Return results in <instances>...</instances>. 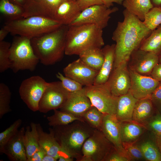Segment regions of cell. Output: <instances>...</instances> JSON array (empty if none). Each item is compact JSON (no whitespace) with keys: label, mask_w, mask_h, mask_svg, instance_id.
Wrapping results in <instances>:
<instances>
[{"label":"cell","mask_w":161,"mask_h":161,"mask_svg":"<svg viewBox=\"0 0 161 161\" xmlns=\"http://www.w3.org/2000/svg\"><path fill=\"white\" fill-rule=\"evenodd\" d=\"M123 13V20L118 22L112 37L116 42L113 69L122 63L128 62L133 52L139 49L152 32L143 21L125 9Z\"/></svg>","instance_id":"6da1fadb"},{"label":"cell","mask_w":161,"mask_h":161,"mask_svg":"<svg viewBox=\"0 0 161 161\" xmlns=\"http://www.w3.org/2000/svg\"><path fill=\"white\" fill-rule=\"evenodd\" d=\"M69 26L62 25L58 29L31 39L35 55L45 66L61 61L65 54L66 37Z\"/></svg>","instance_id":"7a4b0ae2"},{"label":"cell","mask_w":161,"mask_h":161,"mask_svg":"<svg viewBox=\"0 0 161 161\" xmlns=\"http://www.w3.org/2000/svg\"><path fill=\"white\" fill-rule=\"evenodd\" d=\"M55 137L62 150L79 161L85 141L92 135L95 129L84 120H77L67 125L52 128Z\"/></svg>","instance_id":"3957f363"},{"label":"cell","mask_w":161,"mask_h":161,"mask_svg":"<svg viewBox=\"0 0 161 161\" xmlns=\"http://www.w3.org/2000/svg\"><path fill=\"white\" fill-rule=\"evenodd\" d=\"M66 37L65 54L79 55L92 48L104 45L103 29L93 24L68 26Z\"/></svg>","instance_id":"277c9868"},{"label":"cell","mask_w":161,"mask_h":161,"mask_svg":"<svg viewBox=\"0 0 161 161\" xmlns=\"http://www.w3.org/2000/svg\"><path fill=\"white\" fill-rule=\"evenodd\" d=\"M62 25L53 19L33 16L8 21L3 27L12 35L31 39L54 30Z\"/></svg>","instance_id":"5b68a950"},{"label":"cell","mask_w":161,"mask_h":161,"mask_svg":"<svg viewBox=\"0 0 161 161\" xmlns=\"http://www.w3.org/2000/svg\"><path fill=\"white\" fill-rule=\"evenodd\" d=\"M10 68L16 73L20 70L33 71L39 61L35 55L31 39L18 35L13 40L10 48Z\"/></svg>","instance_id":"8992f818"},{"label":"cell","mask_w":161,"mask_h":161,"mask_svg":"<svg viewBox=\"0 0 161 161\" xmlns=\"http://www.w3.org/2000/svg\"><path fill=\"white\" fill-rule=\"evenodd\" d=\"M114 148L101 131L95 129L83 145L79 161H105Z\"/></svg>","instance_id":"52a82bcc"},{"label":"cell","mask_w":161,"mask_h":161,"mask_svg":"<svg viewBox=\"0 0 161 161\" xmlns=\"http://www.w3.org/2000/svg\"><path fill=\"white\" fill-rule=\"evenodd\" d=\"M83 88L92 106L104 114L115 115L118 97L113 95L106 83Z\"/></svg>","instance_id":"ba28073f"},{"label":"cell","mask_w":161,"mask_h":161,"mask_svg":"<svg viewBox=\"0 0 161 161\" xmlns=\"http://www.w3.org/2000/svg\"><path fill=\"white\" fill-rule=\"evenodd\" d=\"M49 83L38 75L30 77L21 83L19 89L20 96L31 111H38L39 101Z\"/></svg>","instance_id":"9c48e42d"},{"label":"cell","mask_w":161,"mask_h":161,"mask_svg":"<svg viewBox=\"0 0 161 161\" xmlns=\"http://www.w3.org/2000/svg\"><path fill=\"white\" fill-rule=\"evenodd\" d=\"M118 10L117 7L108 8L103 4L93 5L82 11L69 26L93 24L103 29L108 25L111 15Z\"/></svg>","instance_id":"30bf717a"},{"label":"cell","mask_w":161,"mask_h":161,"mask_svg":"<svg viewBox=\"0 0 161 161\" xmlns=\"http://www.w3.org/2000/svg\"><path fill=\"white\" fill-rule=\"evenodd\" d=\"M69 93L61 81L49 83L39 101L38 111L46 113L60 109L66 101Z\"/></svg>","instance_id":"8fae6325"},{"label":"cell","mask_w":161,"mask_h":161,"mask_svg":"<svg viewBox=\"0 0 161 161\" xmlns=\"http://www.w3.org/2000/svg\"><path fill=\"white\" fill-rule=\"evenodd\" d=\"M76 0H24L23 17L38 16L54 19L55 13L63 2Z\"/></svg>","instance_id":"7c38bea8"},{"label":"cell","mask_w":161,"mask_h":161,"mask_svg":"<svg viewBox=\"0 0 161 161\" xmlns=\"http://www.w3.org/2000/svg\"><path fill=\"white\" fill-rule=\"evenodd\" d=\"M128 62H123L114 69L105 83L114 96L118 97L127 93L131 86V79Z\"/></svg>","instance_id":"4fadbf2b"},{"label":"cell","mask_w":161,"mask_h":161,"mask_svg":"<svg viewBox=\"0 0 161 161\" xmlns=\"http://www.w3.org/2000/svg\"><path fill=\"white\" fill-rule=\"evenodd\" d=\"M131 79L129 92L138 100L149 97L160 82L151 76L139 74L129 69Z\"/></svg>","instance_id":"5bb4252c"},{"label":"cell","mask_w":161,"mask_h":161,"mask_svg":"<svg viewBox=\"0 0 161 161\" xmlns=\"http://www.w3.org/2000/svg\"><path fill=\"white\" fill-rule=\"evenodd\" d=\"M100 130L117 151L131 161L123 148L121 136L120 122L115 115L104 114Z\"/></svg>","instance_id":"9a60e30c"},{"label":"cell","mask_w":161,"mask_h":161,"mask_svg":"<svg viewBox=\"0 0 161 161\" xmlns=\"http://www.w3.org/2000/svg\"><path fill=\"white\" fill-rule=\"evenodd\" d=\"M63 72L65 76L84 86L93 84L99 72L88 66L79 58L68 64L64 68Z\"/></svg>","instance_id":"2e32d148"},{"label":"cell","mask_w":161,"mask_h":161,"mask_svg":"<svg viewBox=\"0 0 161 161\" xmlns=\"http://www.w3.org/2000/svg\"><path fill=\"white\" fill-rule=\"evenodd\" d=\"M92 106L83 87L79 91L70 93L66 101L60 110L82 117L83 115Z\"/></svg>","instance_id":"e0dca14e"},{"label":"cell","mask_w":161,"mask_h":161,"mask_svg":"<svg viewBox=\"0 0 161 161\" xmlns=\"http://www.w3.org/2000/svg\"><path fill=\"white\" fill-rule=\"evenodd\" d=\"M130 58L132 64L129 69L143 75H151L154 66L159 63L158 55L140 49L134 51Z\"/></svg>","instance_id":"ac0fdd59"},{"label":"cell","mask_w":161,"mask_h":161,"mask_svg":"<svg viewBox=\"0 0 161 161\" xmlns=\"http://www.w3.org/2000/svg\"><path fill=\"white\" fill-rule=\"evenodd\" d=\"M25 132L21 128L4 146L2 153L5 154L12 161H27L23 137Z\"/></svg>","instance_id":"d6986e66"},{"label":"cell","mask_w":161,"mask_h":161,"mask_svg":"<svg viewBox=\"0 0 161 161\" xmlns=\"http://www.w3.org/2000/svg\"><path fill=\"white\" fill-rule=\"evenodd\" d=\"M37 129L38 135L39 146L47 154L58 160L63 151L57 141L52 128L49 129V132H44L40 123L37 124Z\"/></svg>","instance_id":"ffe728a7"},{"label":"cell","mask_w":161,"mask_h":161,"mask_svg":"<svg viewBox=\"0 0 161 161\" xmlns=\"http://www.w3.org/2000/svg\"><path fill=\"white\" fill-rule=\"evenodd\" d=\"M115 44L107 45L102 48L104 61L102 66L96 76L93 85L106 83L108 80L114 68L115 60Z\"/></svg>","instance_id":"44dd1931"},{"label":"cell","mask_w":161,"mask_h":161,"mask_svg":"<svg viewBox=\"0 0 161 161\" xmlns=\"http://www.w3.org/2000/svg\"><path fill=\"white\" fill-rule=\"evenodd\" d=\"M81 11L76 1H66L58 8L54 19L62 25L69 26L77 17Z\"/></svg>","instance_id":"7402d4cb"},{"label":"cell","mask_w":161,"mask_h":161,"mask_svg":"<svg viewBox=\"0 0 161 161\" xmlns=\"http://www.w3.org/2000/svg\"><path fill=\"white\" fill-rule=\"evenodd\" d=\"M138 100L129 91L118 97L115 115L120 122L132 120L134 106Z\"/></svg>","instance_id":"603a6c76"},{"label":"cell","mask_w":161,"mask_h":161,"mask_svg":"<svg viewBox=\"0 0 161 161\" xmlns=\"http://www.w3.org/2000/svg\"><path fill=\"white\" fill-rule=\"evenodd\" d=\"M155 109L150 98L138 100L134 106L132 120L142 124L154 114Z\"/></svg>","instance_id":"cb8c5ba5"},{"label":"cell","mask_w":161,"mask_h":161,"mask_svg":"<svg viewBox=\"0 0 161 161\" xmlns=\"http://www.w3.org/2000/svg\"><path fill=\"white\" fill-rule=\"evenodd\" d=\"M145 129L142 124L132 120L120 122L122 142H136Z\"/></svg>","instance_id":"d4e9b609"},{"label":"cell","mask_w":161,"mask_h":161,"mask_svg":"<svg viewBox=\"0 0 161 161\" xmlns=\"http://www.w3.org/2000/svg\"><path fill=\"white\" fill-rule=\"evenodd\" d=\"M79 58L86 65L97 71L100 69L104 57L101 48L94 47L86 50L79 55Z\"/></svg>","instance_id":"484cf974"},{"label":"cell","mask_w":161,"mask_h":161,"mask_svg":"<svg viewBox=\"0 0 161 161\" xmlns=\"http://www.w3.org/2000/svg\"><path fill=\"white\" fill-rule=\"evenodd\" d=\"M122 4L126 10L143 21L145 15L154 7L150 0H123Z\"/></svg>","instance_id":"4316f807"},{"label":"cell","mask_w":161,"mask_h":161,"mask_svg":"<svg viewBox=\"0 0 161 161\" xmlns=\"http://www.w3.org/2000/svg\"><path fill=\"white\" fill-rule=\"evenodd\" d=\"M23 140L27 159L40 148L37 124L31 122L30 126L26 127L24 135Z\"/></svg>","instance_id":"83f0119b"},{"label":"cell","mask_w":161,"mask_h":161,"mask_svg":"<svg viewBox=\"0 0 161 161\" xmlns=\"http://www.w3.org/2000/svg\"><path fill=\"white\" fill-rule=\"evenodd\" d=\"M139 49L159 55L161 52V25L152 31L143 41Z\"/></svg>","instance_id":"f1b7e54d"},{"label":"cell","mask_w":161,"mask_h":161,"mask_svg":"<svg viewBox=\"0 0 161 161\" xmlns=\"http://www.w3.org/2000/svg\"><path fill=\"white\" fill-rule=\"evenodd\" d=\"M0 11L8 19V21H11L23 18L24 10L23 6L9 0H0Z\"/></svg>","instance_id":"f546056e"},{"label":"cell","mask_w":161,"mask_h":161,"mask_svg":"<svg viewBox=\"0 0 161 161\" xmlns=\"http://www.w3.org/2000/svg\"><path fill=\"white\" fill-rule=\"evenodd\" d=\"M54 114L47 117L48 124L53 127L65 125L77 120H84L82 117L57 109L54 110Z\"/></svg>","instance_id":"4dcf8cb0"},{"label":"cell","mask_w":161,"mask_h":161,"mask_svg":"<svg viewBox=\"0 0 161 161\" xmlns=\"http://www.w3.org/2000/svg\"><path fill=\"white\" fill-rule=\"evenodd\" d=\"M139 146L144 159L149 161H161V153L154 141H146Z\"/></svg>","instance_id":"1f68e13d"},{"label":"cell","mask_w":161,"mask_h":161,"mask_svg":"<svg viewBox=\"0 0 161 161\" xmlns=\"http://www.w3.org/2000/svg\"><path fill=\"white\" fill-rule=\"evenodd\" d=\"M104 115L96 108L92 106L82 117L91 127L100 130Z\"/></svg>","instance_id":"d6a6232c"},{"label":"cell","mask_w":161,"mask_h":161,"mask_svg":"<svg viewBox=\"0 0 161 161\" xmlns=\"http://www.w3.org/2000/svg\"><path fill=\"white\" fill-rule=\"evenodd\" d=\"M143 22L152 31L161 25V7H153L145 15Z\"/></svg>","instance_id":"836d02e7"},{"label":"cell","mask_w":161,"mask_h":161,"mask_svg":"<svg viewBox=\"0 0 161 161\" xmlns=\"http://www.w3.org/2000/svg\"><path fill=\"white\" fill-rule=\"evenodd\" d=\"M11 94L8 87L4 83H0V118L10 112V105Z\"/></svg>","instance_id":"e575fe53"},{"label":"cell","mask_w":161,"mask_h":161,"mask_svg":"<svg viewBox=\"0 0 161 161\" xmlns=\"http://www.w3.org/2000/svg\"><path fill=\"white\" fill-rule=\"evenodd\" d=\"M22 121L18 119L9 127L0 133V152L2 154L3 148L9 141L17 133Z\"/></svg>","instance_id":"d590c367"},{"label":"cell","mask_w":161,"mask_h":161,"mask_svg":"<svg viewBox=\"0 0 161 161\" xmlns=\"http://www.w3.org/2000/svg\"><path fill=\"white\" fill-rule=\"evenodd\" d=\"M11 44L3 41H0V72L2 73L10 68L9 50Z\"/></svg>","instance_id":"8d00e7d4"},{"label":"cell","mask_w":161,"mask_h":161,"mask_svg":"<svg viewBox=\"0 0 161 161\" xmlns=\"http://www.w3.org/2000/svg\"><path fill=\"white\" fill-rule=\"evenodd\" d=\"M157 112L147 121L142 124L146 129L153 134H161V114Z\"/></svg>","instance_id":"74e56055"},{"label":"cell","mask_w":161,"mask_h":161,"mask_svg":"<svg viewBox=\"0 0 161 161\" xmlns=\"http://www.w3.org/2000/svg\"><path fill=\"white\" fill-rule=\"evenodd\" d=\"M56 76L61 82L64 87L70 93L79 91L83 88V86L78 82L64 76L59 72L56 74Z\"/></svg>","instance_id":"f35d334b"},{"label":"cell","mask_w":161,"mask_h":161,"mask_svg":"<svg viewBox=\"0 0 161 161\" xmlns=\"http://www.w3.org/2000/svg\"><path fill=\"white\" fill-rule=\"evenodd\" d=\"M136 143L123 142V148L131 161L144 159L139 146Z\"/></svg>","instance_id":"ab89813d"},{"label":"cell","mask_w":161,"mask_h":161,"mask_svg":"<svg viewBox=\"0 0 161 161\" xmlns=\"http://www.w3.org/2000/svg\"><path fill=\"white\" fill-rule=\"evenodd\" d=\"M150 98L156 111L161 114V82L151 94Z\"/></svg>","instance_id":"60d3db41"},{"label":"cell","mask_w":161,"mask_h":161,"mask_svg":"<svg viewBox=\"0 0 161 161\" xmlns=\"http://www.w3.org/2000/svg\"><path fill=\"white\" fill-rule=\"evenodd\" d=\"M105 161H130V160L117 151L114 148L107 156Z\"/></svg>","instance_id":"b9f144b4"},{"label":"cell","mask_w":161,"mask_h":161,"mask_svg":"<svg viewBox=\"0 0 161 161\" xmlns=\"http://www.w3.org/2000/svg\"><path fill=\"white\" fill-rule=\"evenodd\" d=\"M76 1L81 11L93 5L103 4L102 0H76Z\"/></svg>","instance_id":"7bdbcfd3"},{"label":"cell","mask_w":161,"mask_h":161,"mask_svg":"<svg viewBox=\"0 0 161 161\" xmlns=\"http://www.w3.org/2000/svg\"><path fill=\"white\" fill-rule=\"evenodd\" d=\"M46 154L44 150L40 147L32 155L27 159V161H42Z\"/></svg>","instance_id":"ee69618b"},{"label":"cell","mask_w":161,"mask_h":161,"mask_svg":"<svg viewBox=\"0 0 161 161\" xmlns=\"http://www.w3.org/2000/svg\"><path fill=\"white\" fill-rule=\"evenodd\" d=\"M151 77L161 82V64L158 63L154 66L151 74Z\"/></svg>","instance_id":"f6af8a7d"},{"label":"cell","mask_w":161,"mask_h":161,"mask_svg":"<svg viewBox=\"0 0 161 161\" xmlns=\"http://www.w3.org/2000/svg\"><path fill=\"white\" fill-rule=\"evenodd\" d=\"M123 0H102L103 4L108 8H110L113 5V3L118 4H122Z\"/></svg>","instance_id":"bcb514c9"},{"label":"cell","mask_w":161,"mask_h":161,"mask_svg":"<svg viewBox=\"0 0 161 161\" xmlns=\"http://www.w3.org/2000/svg\"><path fill=\"white\" fill-rule=\"evenodd\" d=\"M74 159L63 151L58 160L59 161H73Z\"/></svg>","instance_id":"7dc6e473"},{"label":"cell","mask_w":161,"mask_h":161,"mask_svg":"<svg viewBox=\"0 0 161 161\" xmlns=\"http://www.w3.org/2000/svg\"><path fill=\"white\" fill-rule=\"evenodd\" d=\"M154 135V141L161 153V134Z\"/></svg>","instance_id":"c3c4849f"},{"label":"cell","mask_w":161,"mask_h":161,"mask_svg":"<svg viewBox=\"0 0 161 161\" xmlns=\"http://www.w3.org/2000/svg\"><path fill=\"white\" fill-rule=\"evenodd\" d=\"M9 33V32L4 28H1L0 30V41H4Z\"/></svg>","instance_id":"681fc988"},{"label":"cell","mask_w":161,"mask_h":161,"mask_svg":"<svg viewBox=\"0 0 161 161\" xmlns=\"http://www.w3.org/2000/svg\"><path fill=\"white\" fill-rule=\"evenodd\" d=\"M56 160L53 157L46 154L43 158L42 161H56Z\"/></svg>","instance_id":"f907efd6"},{"label":"cell","mask_w":161,"mask_h":161,"mask_svg":"<svg viewBox=\"0 0 161 161\" xmlns=\"http://www.w3.org/2000/svg\"><path fill=\"white\" fill-rule=\"evenodd\" d=\"M154 7H161V0H150Z\"/></svg>","instance_id":"816d5d0a"},{"label":"cell","mask_w":161,"mask_h":161,"mask_svg":"<svg viewBox=\"0 0 161 161\" xmlns=\"http://www.w3.org/2000/svg\"><path fill=\"white\" fill-rule=\"evenodd\" d=\"M14 4L23 6L24 0H9Z\"/></svg>","instance_id":"f5cc1de1"},{"label":"cell","mask_w":161,"mask_h":161,"mask_svg":"<svg viewBox=\"0 0 161 161\" xmlns=\"http://www.w3.org/2000/svg\"><path fill=\"white\" fill-rule=\"evenodd\" d=\"M159 63L161 64V52L158 55Z\"/></svg>","instance_id":"db71d44e"},{"label":"cell","mask_w":161,"mask_h":161,"mask_svg":"<svg viewBox=\"0 0 161 161\" xmlns=\"http://www.w3.org/2000/svg\"></svg>","instance_id":"11a10c76"}]
</instances>
